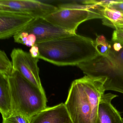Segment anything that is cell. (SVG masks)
Masks as SVG:
<instances>
[{
  "label": "cell",
  "mask_w": 123,
  "mask_h": 123,
  "mask_svg": "<svg viewBox=\"0 0 123 123\" xmlns=\"http://www.w3.org/2000/svg\"><path fill=\"white\" fill-rule=\"evenodd\" d=\"M13 112L31 118L47 108V99L42 90L13 70L9 77Z\"/></svg>",
  "instance_id": "3957f363"
},
{
  "label": "cell",
  "mask_w": 123,
  "mask_h": 123,
  "mask_svg": "<svg viewBox=\"0 0 123 123\" xmlns=\"http://www.w3.org/2000/svg\"><path fill=\"white\" fill-rule=\"evenodd\" d=\"M95 43L96 49L99 55L106 56L109 54L112 48L111 42L108 41L103 35H97Z\"/></svg>",
  "instance_id": "5bb4252c"
},
{
  "label": "cell",
  "mask_w": 123,
  "mask_h": 123,
  "mask_svg": "<svg viewBox=\"0 0 123 123\" xmlns=\"http://www.w3.org/2000/svg\"><path fill=\"white\" fill-rule=\"evenodd\" d=\"M36 45L39 59L59 66H77L99 55L95 41L76 33Z\"/></svg>",
  "instance_id": "7a4b0ae2"
},
{
  "label": "cell",
  "mask_w": 123,
  "mask_h": 123,
  "mask_svg": "<svg viewBox=\"0 0 123 123\" xmlns=\"http://www.w3.org/2000/svg\"><path fill=\"white\" fill-rule=\"evenodd\" d=\"M108 7L115 9L123 14V0H111Z\"/></svg>",
  "instance_id": "ac0fdd59"
},
{
  "label": "cell",
  "mask_w": 123,
  "mask_h": 123,
  "mask_svg": "<svg viewBox=\"0 0 123 123\" xmlns=\"http://www.w3.org/2000/svg\"><path fill=\"white\" fill-rule=\"evenodd\" d=\"M117 96L109 93L101 97L96 123H123L120 113L111 103L112 100Z\"/></svg>",
  "instance_id": "8fae6325"
},
{
  "label": "cell",
  "mask_w": 123,
  "mask_h": 123,
  "mask_svg": "<svg viewBox=\"0 0 123 123\" xmlns=\"http://www.w3.org/2000/svg\"><path fill=\"white\" fill-rule=\"evenodd\" d=\"M29 52L33 57L39 58V49L36 45H34L31 47Z\"/></svg>",
  "instance_id": "d6986e66"
},
{
  "label": "cell",
  "mask_w": 123,
  "mask_h": 123,
  "mask_svg": "<svg viewBox=\"0 0 123 123\" xmlns=\"http://www.w3.org/2000/svg\"><path fill=\"white\" fill-rule=\"evenodd\" d=\"M35 18L21 13L0 11V39L13 37Z\"/></svg>",
  "instance_id": "9c48e42d"
},
{
  "label": "cell",
  "mask_w": 123,
  "mask_h": 123,
  "mask_svg": "<svg viewBox=\"0 0 123 123\" xmlns=\"http://www.w3.org/2000/svg\"><path fill=\"white\" fill-rule=\"evenodd\" d=\"M103 18V24L113 28L114 25H123V14L118 11L108 7L99 10Z\"/></svg>",
  "instance_id": "4fadbf2b"
},
{
  "label": "cell",
  "mask_w": 123,
  "mask_h": 123,
  "mask_svg": "<svg viewBox=\"0 0 123 123\" xmlns=\"http://www.w3.org/2000/svg\"><path fill=\"white\" fill-rule=\"evenodd\" d=\"M21 31L33 35L36 38V44L74 34L55 25L43 18H35Z\"/></svg>",
  "instance_id": "ba28073f"
},
{
  "label": "cell",
  "mask_w": 123,
  "mask_h": 123,
  "mask_svg": "<svg viewBox=\"0 0 123 123\" xmlns=\"http://www.w3.org/2000/svg\"><path fill=\"white\" fill-rule=\"evenodd\" d=\"M30 123H73L63 103L47 107L30 118Z\"/></svg>",
  "instance_id": "30bf717a"
},
{
  "label": "cell",
  "mask_w": 123,
  "mask_h": 123,
  "mask_svg": "<svg viewBox=\"0 0 123 123\" xmlns=\"http://www.w3.org/2000/svg\"><path fill=\"white\" fill-rule=\"evenodd\" d=\"M106 80L86 75L72 82L64 104L73 123H96Z\"/></svg>",
  "instance_id": "6da1fadb"
},
{
  "label": "cell",
  "mask_w": 123,
  "mask_h": 123,
  "mask_svg": "<svg viewBox=\"0 0 123 123\" xmlns=\"http://www.w3.org/2000/svg\"><path fill=\"white\" fill-rule=\"evenodd\" d=\"M77 67L86 75L106 78L104 85L105 91L123 94V60L116 55L112 49L106 56L98 55Z\"/></svg>",
  "instance_id": "277c9868"
},
{
  "label": "cell",
  "mask_w": 123,
  "mask_h": 123,
  "mask_svg": "<svg viewBox=\"0 0 123 123\" xmlns=\"http://www.w3.org/2000/svg\"><path fill=\"white\" fill-rule=\"evenodd\" d=\"M0 112L3 118L13 113L12 100L9 77L0 74Z\"/></svg>",
  "instance_id": "7c38bea8"
},
{
  "label": "cell",
  "mask_w": 123,
  "mask_h": 123,
  "mask_svg": "<svg viewBox=\"0 0 123 123\" xmlns=\"http://www.w3.org/2000/svg\"><path fill=\"white\" fill-rule=\"evenodd\" d=\"M56 6L35 0H0V11L24 14L35 18H44Z\"/></svg>",
  "instance_id": "8992f818"
},
{
  "label": "cell",
  "mask_w": 123,
  "mask_h": 123,
  "mask_svg": "<svg viewBox=\"0 0 123 123\" xmlns=\"http://www.w3.org/2000/svg\"></svg>",
  "instance_id": "7402d4cb"
},
{
  "label": "cell",
  "mask_w": 123,
  "mask_h": 123,
  "mask_svg": "<svg viewBox=\"0 0 123 123\" xmlns=\"http://www.w3.org/2000/svg\"><path fill=\"white\" fill-rule=\"evenodd\" d=\"M113 28L115 30L112 34L111 42L119 43L123 46V25H114Z\"/></svg>",
  "instance_id": "e0dca14e"
},
{
  "label": "cell",
  "mask_w": 123,
  "mask_h": 123,
  "mask_svg": "<svg viewBox=\"0 0 123 123\" xmlns=\"http://www.w3.org/2000/svg\"><path fill=\"white\" fill-rule=\"evenodd\" d=\"M112 43V50L116 52H118L121 51V49L123 48V46L121 44L117 42H113Z\"/></svg>",
  "instance_id": "ffe728a7"
},
{
  "label": "cell",
  "mask_w": 123,
  "mask_h": 123,
  "mask_svg": "<svg viewBox=\"0 0 123 123\" xmlns=\"http://www.w3.org/2000/svg\"><path fill=\"white\" fill-rule=\"evenodd\" d=\"M116 55L121 59L123 60V47L120 51L117 52L114 51Z\"/></svg>",
  "instance_id": "44dd1931"
},
{
  "label": "cell",
  "mask_w": 123,
  "mask_h": 123,
  "mask_svg": "<svg viewBox=\"0 0 123 123\" xmlns=\"http://www.w3.org/2000/svg\"><path fill=\"white\" fill-rule=\"evenodd\" d=\"M2 123H30V118L21 114L13 112L9 117L3 118Z\"/></svg>",
  "instance_id": "2e32d148"
},
{
  "label": "cell",
  "mask_w": 123,
  "mask_h": 123,
  "mask_svg": "<svg viewBox=\"0 0 123 123\" xmlns=\"http://www.w3.org/2000/svg\"><path fill=\"white\" fill-rule=\"evenodd\" d=\"M101 8L97 5L64 3L58 5L55 10L43 18L59 28L75 34L79 26L83 22L103 18L99 12Z\"/></svg>",
  "instance_id": "5b68a950"
},
{
  "label": "cell",
  "mask_w": 123,
  "mask_h": 123,
  "mask_svg": "<svg viewBox=\"0 0 123 123\" xmlns=\"http://www.w3.org/2000/svg\"><path fill=\"white\" fill-rule=\"evenodd\" d=\"M11 56L13 70L18 71L31 83L44 91L39 75V59L33 57L29 52L16 48L13 49Z\"/></svg>",
  "instance_id": "52a82bcc"
},
{
  "label": "cell",
  "mask_w": 123,
  "mask_h": 123,
  "mask_svg": "<svg viewBox=\"0 0 123 123\" xmlns=\"http://www.w3.org/2000/svg\"><path fill=\"white\" fill-rule=\"evenodd\" d=\"M13 71L12 62H11L6 53L0 51V74L9 77Z\"/></svg>",
  "instance_id": "9a60e30c"
}]
</instances>
